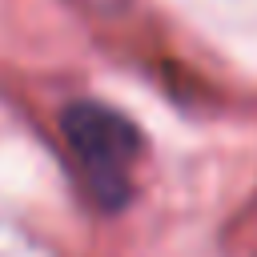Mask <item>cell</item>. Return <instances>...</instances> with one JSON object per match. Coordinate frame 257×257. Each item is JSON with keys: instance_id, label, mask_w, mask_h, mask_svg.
<instances>
[{"instance_id": "1", "label": "cell", "mask_w": 257, "mask_h": 257, "mask_svg": "<svg viewBox=\"0 0 257 257\" xmlns=\"http://www.w3.org/2000/svg\"><path fill=\"white\" fill-rule=\"evenodd\" d=\"M60 128L92 185V197L100 205H120L128 197V169L141 157V133L133 120L108 104L76 100L60 112Z\"/></svg>"}]
</instances>
